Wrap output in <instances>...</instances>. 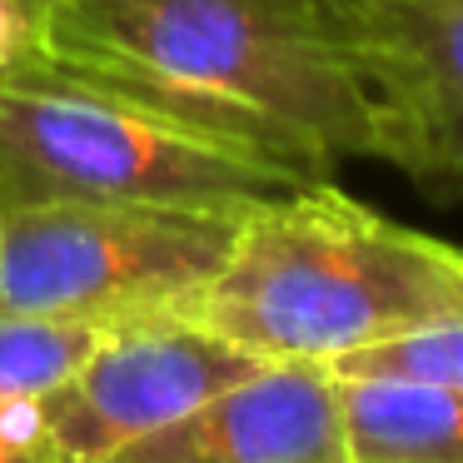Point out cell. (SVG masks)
<instances>
[{
    "instance_id": "1",
    "label": "cell",
    "mask_w": 463,
    "mask_h": 463,
    "mask_svg": "<svg viewBox=\"0 0 463 463\" xmlns=\"http://www.w3.org/2000/svg\"><path fill=\"white\" fill-rule=\"evenodd\" d=\"M31 55L304 180H329L354 155L379 160L344 0H45L31 15Z\"/></svg>"
},
{
    "instance_id": "2",
    "label": "cell",
    "mask_w": 463,
    "mask_h": 463,
    "mask_svg": "<svg viewBox=\"0 0 463 463\" xmlns=\"http://www.w3.org/2000/svg\"><path fill=\"white\" fill-rule=\"evenodd\" d=\"M180 314L264 364H334L463 314V250L329 180L260 200L224 269Z\"/></svg>"
},
{
    "instance_id": "3",
    "label": "cell",
    "mask_w": 463,
    "mask_h": 463,
    "mask_svg": "<svg viewBox=\"0 0 463 463\" xmlns=\"http://www.w3.org/2000/svg\"><path fill=\"white\" fill-rule=\"evenodd\" d=\"M304 184L314 180L250 145L51 71L31 45L0 65V204H260Z\"/></svg>"
},
{
    "instance_id": "4",
    "label": "cell",
    "mask_w": 463,
    "mask_h": 463,
    "mask_svg": "<svg viewBox=\"0 0 463 463\" xmlns=\"http://www.w3.org/2000/svg\"><path fill=\"white\" fill-rule=\"evenodd\" d=\"M254 204H0V309L140 319L184 309L224 269Z\"/></svg>"
},
{
    "instance_id": "5",
    "label": "cell",
    "mask_w": 463,
    "mask_h": 463,
    "mask_svg": "<svg viewBox=\"0 0 463 463\" xmlns=\"http://www.w3.org/2000/svg\"><path fill=\"white\" fill-rule=\"evenodd\" d=\"M260 364L264 359L180 309L120 319L21 413V433L45 463H100L184 419Z\"/></svg>"
},
{
    "instance_id": "6",
    "label": "cell",
    "mask_w": 463,
    "mask_h": 463,
    "mask_svg": "<svg viewBox=\"0 0 463 463\" xmlns=\"http://www.w3.org/2000/svg\"><path fill=\"white\" fill-rule=\"evenodd\" d=\"M379 115V160L433 200H463V0H344Z\"/></svg>"
},
{
    "instance_id": "7",
    "label": "cell",
    "mask_w": 463,
    "mask_h": 463,
    "mask_svg": "<svg viewBox=\"0 0 463 463\" xmlns=\"http://www.w3.org/2000/svg\"><path fill=\"white\" fill-rule=\"evenodd\" d=\"M100 463H349L339 379L329 364H260Z\"/></svg>"
},
{
    "instance_id": "8",
    "label": "cell",
    "mask_w": 463,
    "mask_h": 463,
    "mask_svg": "<svg viewBox=\"0 0 463 463\" xmlns=\"http://www.w3.org/2000/svg\"><path fill=\"white\" fill-rule=\"evenodd\" d=\"M339 379L349 463H463V389L429 379Z\"/></svg>"
},
{
    "instance_id": "9",
    "label": "cell",
    "mask_w": 463,
    "mask_h": 463,
    "mask_svg": "<svg viewBox=\"0 0 463 463\" xmlns=\"http://www.w3.org/2000/svg\"><path fill=\"white\" fill-rule=\"evenodd\" d=\"M105 329H110L105 319L0 309V419H21L45 389H55L85 359V349Z\"/></svg>"
},
{
    "instance_id": "10",
    "label": "cell",
    "mask_w": 463,
    "mask_h": 463,
    "mask_svg": "<svg viewBox=\"0 0 463 463\" xmlns=\"http://www.w3.org/2000/svg\"><path fill=\"white\" fill-rule=\"evenodd\" d=\"M329 369L334 373H379V379H429V383H458L463 389V314L429 324V329H413L403 339L344 354Z\"/></svg>"
},
{
    "instance_id": "11",
    "label": "cell",
    "mask_w": 463,
    "mask_h": 463,
    "mask_svg": "<svg viewBox=\"0 0 463 463\" xmlns=\"http://www.w3.org/2000/svg\"><path fill=\"white\" fill-rule=\"evenodd\" d=\"M25 45H31V15L11 11V5H0V65L15 61Z\"/></svg>"
},
{
    "instance_id": "12",
    "label": "cell",
    "mask_w": 463,
    "mask_h": 463,
    "mask_svg": "<svg viewBox=\"0 0 463 463\" xmlns=\"http://www.w3.org/2000/svg\"><path fill=\"white\" fill-rule=\"evenodd\" d=\"M0 463H45L41 449L21 429H11V419H0Z\"/></svg>"
},
{
    "instance_id": "13",
    "label": "cell",
    "mask_w": 463,
    "mask_h": 463,
    "mask_svg": "<svg viewBox=\"0 0 463 463\" xmlns=\"http://www.w3.org/2000/svg\"><path fill=\"white\" fill-rule=\"evenodd\" d=\"M0 5H11V11H21V15H35L45 0H0Z\"/></svg>"
}]
</instances>
